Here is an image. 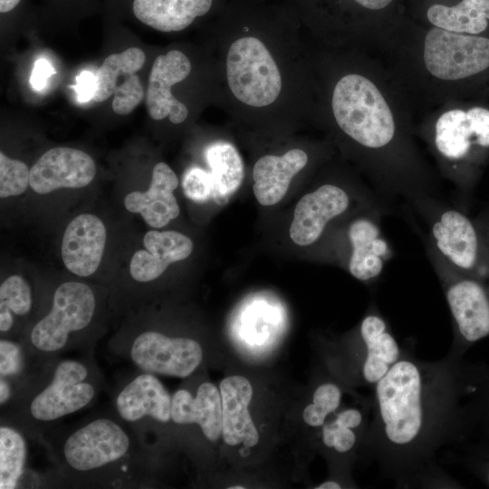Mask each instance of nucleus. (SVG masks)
<instances>
[{"mask_svg": "<svg viewBox=\"0 0 489 489\" xmlns=\"http://www.w3.org/2000/svg\"><path fill=\"white\" fill-rule=\"evenodd\" d=\"M453 350L424 361L411 350L373 387L365 436L369 456L401 487H459L437 462L448 445L482 430L476 395L484 366L463 361Z\"/></svg>", "mask_w": 489, "mask_h": 489, "instance_id": "obj_1", "label": "nucleus"}, {"mask_svg": "<svg viewBox=\"0 0 489 489\" xmlns=\"http://www.w3.org/2000/svg\"><path fill=\"white\" fill-rule=\"evenodd\" d=\"M120 417L100 416L43 443L60 474L85 484H135L142 479V438Z\"/></svg>", "mask_w": 489, "mask_h": 489, "instance_id": "obj_2", "label": "nucleus"}, {"mask_svg": "<svg viewBox=\"0 0 489 489\" xmlns=\"http://www.w3.org/2000/svg\"><path fill=\"white\" fill-rule=\"evenodd\" d=\"M102 387V376L91 356L55 358L36 367L3 408L2 421L42 442L57 421L91 405Z\"/></svg>", "mask_w": 489, "mask_h": 489, "instance_id": "obj_3", "label": "nucleus"}, {"mask_svg": "<svg viewBox=\"0 0 489 489\" xmlns=\"http://www.w3.org/2000/svg\"><path fill=\"white\" fill-rule=\"evenodd\" d=\"M92 289L80 282H65L53 292L49 312L18 340L37 365L73 350L93 347L84 337L97 311Z\"/></svg>", "mask_w": 489, "mask_h": 489, "instance_id": "obj_4", "label": "nucleus"}, {"mask_svg": "<svg viewBox=\"0 0 489 489\" xmlns=\"http://www.w3.org/2000/svg\"><path fill=\"white\" fill-rule=\"evenodd\" d=\"M428 139L443 175L463 196L489 152V108L474 104L445 111Z\"/></svg>", "mask_w": 489, "mask_h": 489, "instance_id": "obj_5", "label": "nucleus"}, {"mask_svg": "<svg viewBox=\"0 0 489 489\" xmlns=\"http://www.w3.org/2000/svg\"><path fill=\"white\" fill-rule=\"evenodd\" d=\"M426 226L424 242L458 271L480 279L489 273L486 245L475 224L437 195H418L406 202Z\"/></svg>", "mask_w": 489, "mask_h": 489, "instance_id": "obj_6", "label": "nucleus"}, {"mask_svg": "<svg viewBox=\"0 0 489 489\" xmlns=\"http://www.w3.org/2000/svg\"><path fill=\"white\" fill-rule=\"evenodd\" d=\"M449 307L455 339L451 350L465 354L475 342L489 337V287L447 263L424 242Z\"/></svg>", "mask_w": 489, "mask_h": 489, "instance_id": "obj_7", "label": "nucleus"}, {"mask_svg": "<svg viewBox=\"0 0 489 489\" xmlns=\"http://www.w3.org/2000/svg\"><path fill=\"white\" fill-rule=\"evenodd\" d=\"M109 350L139 371L176 378L190 376L203 360V349L197 340L154 330L140 331L126 340L111 342Z\"/></svg>", "mask_w": 489, "mask_h": 489, "instance_id": "obj_8", "label": "nucleus"}, {"mask_svg": "<svg viewBox=\"0 0 489 489\" xmlns=\"http://www.w3.org/2000/svg\"><path fill=\"white\" fill-rule=\"evenodd\" d=\"M226 77L234 96L252 107L270 105L282 90L281 73L271 53L261 40L252 36L230 45Z\"/></svg>", "mask_w": 489, "mask_h": 489, "instance_id": "obj_9", "label": "nucleus"}, {"mask_svg": "<svg viewBox=\"0 0 489 489\" xmlns=\"http://www.w3.org/2000/svg\"><path fill=\"white\" fill-rule=\"evenodd\" d=\"M355 204L392 207L376 191L354 193L339 184L325 183L304 195L297 203L290 226L291 239L300 246L316 243L327 226L354 209Z\"/></svg>", "mask_w": 489, "mask_h": 489, "instance_id": "obj_10", "label": "nucleus"}, {"mask_svg": "<svg viewBox=\"0 0 489 489\" xmlns=\"http://www.w3.org/2000/svg\"><path fill=\"white\" fill-rule=\"evenodd\" d=\"M391 213L392 208L382 206L363 209L344 228L346 267L360 282H378L393 255L381 228L382 217Z\"/></svg>", "mask_w": 489, "mask_h": 489, "instance_id": "obj_11", "label": "nucleus"}, {"mask_svg": "<svg viewBox=\"0 0 489 489\" xmlns=\"http://www.w3.org/2000/svg\"><path fill=\"white\" fill-rule=\"evenodd\" d=\"M145 60L144 52L137 47L109 55L96 72L93 100L102 102L113 95L112 110L119 115L131 113L144 98V89L136 72Z\"/></svg>", "mask_w": 489, "mask_h": 489, "instance_id": "obj_12", "label": "nucleus"}, {"mask_svg": "<svg viewBox=\"0 0 489 489\" xmlns=\"http://www.w3.org/2000/svg\"><path fill=\"white\" fill-rule=\"evenodd\" d=\"M172 397L155 374L140 371L127 381L114 399L117 416L137 432L142 421H171Z\"/></svg>", "mask_w": 489, "mask_h": 489, "instance_id": "obj_13", "label": "nucleus"}, {"mask_svg": "<svg viewBox=\"0 0 489 489\" xmlns=\"http://www.w3.org/2000/svg\"><path fill=\"white\" fill-rule=\"evenodd\" d=\"M96 174V165L87 153L59 147L43 154L30 170L29 185L38 194L59 188H80L90 184Z\"/></svg>", "mask_w": 489, "mask_h": 489, "instance_id": "obj_14", "label": "nucleus"}, {"mask_svg": "<svg viewBox=\"0 0 489 489\" xmlns=\"http://www.w3.org/2000/svg\"><path fill=\"white\" fill-rule=\"evenodd\" d=\"M190 72V61L180 51L172 50L155 59L146 94L147 110L153 120L168 117L172 123L179 124L187 118V106L172 94L171 87L185 80Z\"/></svg>", "mask_w": 489, "mask_h": 489, "instance_id": "obj_15", "label": "nucleus"}, {"mask_svg": "<svg viewBox=\"0 0 489 489\" xmlns=\"http://www.w3.org/2000/svg\"><path fill=\"white\" fill-rule=\"evenodd\" d=\"M106 243V229L94 215L82 214L67 225L62 242V257L72 273L86 277L98 269Z\"/></svg>", "mask_w": 489, "mask_h": 489, "instance_id": "obj_16", "label": "nucleus"}, {"mask_svg": "<svg viewBox=\"0 0 489 489\" xmlns=\"http://www.w3.org/2000/svg\"><path fill=\"white\" fill-rule=\"evenodd\" d=\"M143 244L146 250L137 251L129 264V273L139 283L156 280L170 264L187 258L193 250L190 238L176 231H149Z\"/></svg>", "mask_w": 489, "mask_h": 489, "instance_id": "obj_17", "label": "nucleus"}, {"mask_svg": "<svg viewBox=\"0 0 489 489\" xmlns=\"http://www.w3.org/2000/svg\"><path fill=\"white\" fill-rule=\"evenodd\" d=\"M178 186L175 172L164 162L155 165L151 182L146 192L134 191L124 199L127 210L139 213L154 228H161L179 215V206L173 195Z\"/></svg>", "mask_w": 489, "mask_h": 489, "instance_id": "obj_18", "label": "nucleus"}, {"mask_svg": "<svg viewBox=\"0 0 489 489\" xmlns=\"http://www.w3.org/2000/svg\"><path fill=\"white\" fill-rule=\"evenodd\" d=\"M219 388L224 441L229 446H254L259 434L248 411L253 397L251 383L243 376H230L221 381Z\"/></svg>", "mask_w": 489, "mask_h": 489, "instance_id": "obj_19", "label": "nucleus"}, {"mask_svg": "<svg viewBox=\"0 0 489 489\" xmlns=\"http://www.w3.org/2000/svg\"><path fill=\"white\" fill-rule=\"evenodd\" d=\"M171 421L197 424L206 439L216 442L222 433L220 390L210 382L200 384L195 396L187 389L177 390L172 396Z\"/></svg>", "mask_w": 489, "mask_h": 489, "instance_id": "obj_20", "label": "nucleus"}, {"mask_svg": "<svg viewBox=\"0 0 489 489\" xmlns=\"http://www.w3.org/2000/svg\"><path fill=\"white\" fill-rule=\"evenodd\" d=\"M308 163V155L293 149L283 156L266 155L253 168V191L259 204L273 206L285 196L292 177Z\"/></svg>", "mask_w": 489, "mask_h": 489, "instance_id": "obj_21", "label": "nucleus"}, {"mask_svg": "<svg viewBox=\"0 0 489 489\" xmlns=\"http://www.w3.org/2000/svg\"><path fill=\"white\" fill-rule=\"evenodd\" d=\"M213 0H132L131 10L142 24L160 32H178L206 14Z\"/></svg>", "mask_w": 489, "mask_h": 489, "instance_id": "obj_22", "label": "nucleus"}, {"mask_svg": "<svg viewBox=\"0 0 489 489\" xmlns=\"http://www.w3.org/2000/svg\"><path fill=\"white\" fill-rule=\"evenodd\" d=\"M434 27L474 34H489V0H460L454 5L436 4L427 11Z\"/></svg>", "mask_w": 489, "mask_h": 489, "instance_id": "obj_23", "label": "nucleus"}, {"mask_svg": "<svg viewBox=\"0 0 489 489\" xmlns=\"http://www.w3.org/2000/svg\"><path fill=\"white\" fill-rule=\"evenodd\" d=\"M211 168L213 198L218 205H225L237 191L244 178V163L237 149L230 143L217 142L206 152Z\"/></svg>", "mask_w": 489, "mask_h": 489, "instance_id": "obj_24", "label": "nucleus"}, {"mask_svg": "<svg viewBox=\"0 0 489 489\" xmlns=\"http://www.w3.org/2000/svg\"><path fill=\"white\" fill-rule=\"evenodd\" d=\"M25 435L14 426L2 421L0 426V488L22 487L27 475Z\"/></svg>", "mask_w": 489, "mask_h": 489, "instance_id": "obj_25", "label": "nucleus"}, {"mask_svg": "<svg viewBox=\"0 0 489 489\" xmlns=\"http://www.w3.org/2000/svg\"><path fill=\"white\" fill-rule=\"evenodd\" d=\"M33 306L32 289L20 275H11L0 286L1 338H13L17 318L25 317Z\"/></svg>", "mask_w": 489, "mask_h": 489, "instance_id": "obj_26", "label": "nucleus"}, {"mask_svg": "<svg viewBox=\"0 0 489 489\" xmlns=\"http://www.w3.org/2000/svg\"><path fill=\"white\" fill-rule=\"evenodd\" d=\"M36 367L37 364L27 356L18 340L1 338L0 380L5 381L13 388L14 398L27 382Z\"/></svg>", "mask_w": 489, "mask_h": 489, "instance_id": "obj_27", "label": "nucleus"}, {"mask_svg": "<svg viewBox=\"0 0 489 489\" xmlns=\"http://www.w3.org/2000/svg\"><path fill=\"white\" fill-rule=\"evenodd\" d=\"M341 398L342 391L337 384L327 382L319 385L312 394V402L303 409V421L312 427H321L327 417L338 410Z\"/></svg>", "mask_w": 489, "mask_h": 489, "instance_id": "obj_28", "label": "nucleus"}, {"mask_svg": "<svg viewBox=\"0 0 489 489\" xmlns=\"http://www.w3.org/2000/svg\"><path fill=\"white\" fill-rule=\"evenodd\" d=\"M30 180V170L22 161L9 158L0 153L1 198L23 194Z\"/></svg>", "mask_w": 489, "mask_h": 489, "instance_id": "obj_29", "label": "nucleus"}, {"mask_svg": "<svg viewBox=\"0 0 489 489\" xmlns=\"http://www.w3.org/2000/svg\"><path fill=\"white\" fill-rule=\"evenodd\" d=\"M327 421L321 427V442L328 449H332L340 455H345L354 449L359 443L360 434L362 427H350L343 425L337 417Z\"/></svg>", "mask_w": 489, "mask_h": 489, "instance_id": "obj_30", "label": "nucleus"}, {"mask_svg": "<svg viewBox=\"0 0 489 489\" xmlns=\"http://www.w3.org/2000/svg\"><path fill=\"white\" fill-rule=\"evenodd\" d=\"M182 187L185 196L197 203L213 198V181L210 172L192 167L183 177Z\"/></svg>", "mask_w": 489, "mask_h": 489, "instance_id": "obj_31", "label": "nucleus"}, {"mask_svg": "<svg viewBox=\"0 0 489 489\" xmlns=\"http://www.w3.org/2000/svg\"><path fill=\"white\" fill-rule=\"evenodd\" d=\"M465 463L469 469L489 487V446L484 442L468 446Z\"/></svg>", "mask_w": 489, "mask_h": 489, "instance_id": "obj_32", "label": "nucleus"}, {"mask_svg": "<svg viewBox=\"0 0 489 489\" xmlns=\"http://www.w3.org/2000/svg\"><path fill=\"white\" fill-rule=\"evenodd\" d=\"M96 86V75L89 71H83L76 77V84L71 87L75 90L80 102H87L93 99Z\"/></svg>", "mask_w": 489, "mask_h": 489, "instance_id": "obj_33", "label": "nucleus"}, {"mask_svg": "<svg viewBox=\"0 0 489 489\" xmlns=\"http://www.w3.org/2000/svg\"><path fill=\"white\" fill-rule=\"evenodd\" d=\"M481 424L484 432L489 431V368H485L477 398Z\"/></svg>", "mask_w": 489, "mask_h": 489, "instance_id": "obj_34", "label": "nucleus"}, {"mask_svg": "<svg viewBox=\"0 0 489 489\" xmlns=\"http://www.w3.org/2000/svg\"><path fill=\"white\" fill-rule=\"evenodd\" d=\"M54 73L55 71L48 61L44 59L37 60L30 80L32 87L36 91L43 90L47 83V80Z\"/></svg>", "mask_w": 489, "mask_h": 489, "instance_id": "obj_35", "label": "nucleus"}, {"mask_svg": "<svg viewBox=\"0 0 489 489\" xmlns=\"http://www.w3.org/2000/svg\"><path fill=\"white\" fill-rule=\"evenodd\" d=\"M369 10H380L390 5L393 0H353Z\"/></svg>", "mask_w": 489, "mask_h": 489, "instance_id": "obj_36", "label": "nucleus"}, {"mask_svg": "<svg viewBox=\"0 0 489 489\" xmlns=\"http://www.w3.org/2000/svg\"><path fill=\"white\" fill-rule=\"evenodd\" d=\"M22 0H0V12L6 14L14 10Z\"/></svg>", "mask_w": 489, "mask_h": 489, "instance_id": "obj_37", "label": "nucleus"}, {"mask_svg": "<svg viewBox=\"0 0 489 489\" xmlns=\"http://www.w3.org/2000/svg\"><path fill=\"white\" fill-rule=\"evenodd\" d=\"M317 489H340L341 488L340 484L338 482L330 480L321 484L316 487Z\"/></svg>", "mask_w": 489, "mask_h": 489, "instance_id": "obj_38", "label": "nucleus"}, {"mask_svg": "<svg viewBox=\"0 0 489 489\" xmlns=\"http://www.w3.org/2000/svg\"><path fill=\"white\" fill-rule=\"evenodd\" d=\"M244 488H245L244 486H239V485L228 487V489H244Z\"/></svg>", "mask_w": 489, "mask_h": 489, "instance_id": "obj_39", "label": "nucleus"}]
</instances>
